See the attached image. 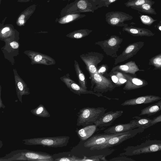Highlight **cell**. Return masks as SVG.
Wrapping results in <instances>:
<instances>
[{
  "label": "cell",
  "mask_w": 161,
  "mask_h": 161,
  "mask_svg": "<svg viewBox=\"0 0 161 161\" xmlns=\"http://www.w3.org/2000/svg\"><path fill=\"white\" fill-rule=\"evenodd\" d=\"M120 156H132L161 151V140H148L135 146H129Z\"/></svg>",
  "instance_id": "6da1fadb"
},
{
  "label": "cell",
  "mask_w": 161,
  "mask_h": 161,
  "mask_svg": "<svg viewBox=\"0 0 161 161\" xmlns=\"http://www.w3.org/2000/svg\"><path fill=\"white\" fill-rule=\"evenodd\" d=\"M107 109L102 107H87L80 109L77 114L76 125L85 126L94 124L105 113Z\"/></svg>",
  "instance_id": "7a4b0ae2"
},
{
  "label": "cell",
  "mask_w": 161,
  "mask_h": 161,
  "mask_svg": "<svg viewBox=\"0 0 161 161\" xmlns=\"http://www.w3.org/2000/svg\"><path fill=\"white\" fill-rule=\"evenodd\" d=\"M5 157L2 160H54L52 157L48 154L26 150L12 151Z\"/></svg>",
  "instance_id": "3957f363"
},
{
  "label": "cell",
  "mask_w": 161,
  "mask_h": 161,
  "mask_svg": "<svg viewBox=\"0 0 161 161\" xmlns=\"http://www.w3.org/2000/svg\"><path fill=\"white\" fill-rule=\"evenodd\" d=\"M70 137L69 136L31 138L23 141L27 145H39L53 147H62L67 145Z\"/></svg>",
  "instance_id": "277c9868"
},
{
  "label": "cell",
  "mask_w": 161,
  "mask_h": 161,
  "mask_svg": "<svg viewBox=\"0 0 161 161\" xmlns=\"http://www.w3.org/2000/svg\"><path fill=\"white\" fill-rule=\"evenodd\" d=\"M91 83V89L93 86V92L97 93H103L112 91L117 87L110 79L98 73L90 76Z\"/></svg>",
  "instance_id": "5b68a950"
},
{
  "label": "cell",
  "mask_w": 161,
  "mask_h": 161,
  "mask_svg": "<svg viewBox=\"0 0 161 161\" xmlns=\"http://www.w3.org/2000/svg\"><path fill=\"white\" fill-rule=\"evenodd\" d=\"M122 41V38L114 35L107 40L96 42L95 44L99 46L108 56L116 58L118 56L117 52L120 47Z\"/></svg>",
  "instance_id": "8992f818"
},
{
  "label": "cell",
  "mask_w": 161,
  "mask_h": 161,
  "mask_svg": "<svg viewBox=\"0 0 161 161\" xmlns=\"http://www.w3.org/2000/svg\"><path fill=\"white\" fill-rule=\"evenodd\" d=\"M144 130L142 128H136L124 132L120 135L111 138L105 142L97 147L91 149L88 148L93 150L110 148L119 145L124 141L135 136L138 134L143 132Z\"/></svg>",
  "instance_id": "52a82bcc"
},
{
  "label": "cell",
  "mask_w": 161,
  "mask_h": 161,
  "mask_svg": "<svg viewBox=\"0 0 161 161\" xmlns=\"http://www.w3.org/2000/svg\"><path fill=\"white\" fill-rule=\"evenodd\" d=\"M80 57L85 64L86 69L91 76L98 73V65L103 60L104 56L99 53L91 52L80 55Z\"/></svg>",
  "instance_id": "ba28073f"
},
{
  "label": "cell",
  "mask_w": 161,
  "mask_h": 161,
  "mask_svg": "<svg viewBox=\"0 0 161 161\" xmlns=\"http://www.w3.org/2000/svg\"><path fill=\"white\" fill-rule=\"evenodd\" d=\"M115 150L114 149L110 148L92 150L78 144L74 147L70 152L72 155L83 158L84 156L89 157L99 155H104L106 157L111 154Z\"/></svg>",
  "instance_id": "9c48e42d"
},
{
  "label": "cell",
  "mask_w": 161,
  "mask_h": 161,
  "mask_svg": "<svg viewBox=\"0 0 161 161\" xmlns=\"http://www.w3.org/2000/svg\"><path fill=\"white\" fill-rule=\"evenodd\" d=\"M124 132L111 134L105 133L95 134L85 141H80L78 144L90 149L94 148L102 145L111 138L122 134Z\"/></svg>",
  "instance_id": "30bf717a"
},
{
  "label": "cell",
  "mask_w": 161,
  "mask_h": 161,
  "mask_svg": "<svg viewBox=\"0 0 161 161\" xmlns=\"http://www.w3.org/2000/svg\"><path fill=\"white\" fill-rule=\"evenodd\" d=\"M143 42L139 41L129 44L124 50L122 53L115 59L114 64L124 62L133 57L144 46Z\"/></svg>",
  "instance_id": "8fae6325"
},
{
  "label": "cell",
  "mask_w": 161,
  "mask_h": 161,
  "mask_svg": "<svg viewBox=\"0 0 161 161\" xmlns=\"http://www.w3.org/2000/svg\"><path fill=\"white\" fill-rule=\"evenodd\" d=\"M123 113V110H113L105 113L94 124L99 127H105L112 125L115 120L121 116Z\"/></svg>",
  "instance_id": "7c38bea8"
},
{
  "label": "cell",
  "mask_w": 161,
  "mask_h": 161,
  "mask_svg": "<svg viewBox=\"0 0 161 161\" xmlns=\"http://www.w3.org/2000/svg\"><path fill=\"white\" fill-rule=\"evenodd\" d=\"M105 128V127L98 126L96 124H93L75 130V132L80 141H85L94 135L95 133L99 132Z\"/></svg>",
  "instance_id": "4fadbf2b"
},
{
  "label": "cell",
  "mask_w": 161,
  "mask_h": 161,
  "mask_svg": "<svg viewBox=\"0 0 161 161\" xmlns=\"http://www.w3.org/2000/svg\"><path fill=\"white\" fill-rule=\"evenodd\" d=\"M161 99V97L158 96L147 95L126 100L120 105L122 106H126L147 104L157 101Z\"/></svg>",
  "instance_id": "5bb4252c"
},
{
  "label": "cell",
  "mask_w": 161,
  "mask_h": 161,
  "mask_svg": "<svg viewBox=\"0 0 161 161\" xmlns=\"http://www.w3.org/2000/svg\"><path fill=\"white\" fill-rule=\"evenodd\" d=\"M126 77L127 81L123 88L125 90H131L139 88L148 85V82L144 80L123 73Z\"/></svg>",
  "instance_id": "9a60e30c"
},
{
  "label": "cell",
  "mask_w": 161,
  "mask_h": 161,
  "mask_svg": "<svg viewBox=\"0 0 161 161\" xmlns=\"http://www.w3.org/2000/svg\"><path fill=\"white\" fill-rule=\"evenodd\" d=\"M133 120H131L128 123L119 124L111 126L104 130L105 133L111 134L119 133L126 132L138 128Z\"/></svg>",
  "instance_id": "2e32d148"
},
{
  "label": "cell",
  "mask_w": 161,
  "mask_h": 161,
  "mask_svg": "<svg viewBox=\"0 0 161 161\" xmlns=\"http://www.w3.org/2000/svg\"><path fill=\"white\" fill-rule=\"evenodd\" d=\"M66 84L67 86L70 90L74 93L79 95H80L82 94H91L95 95L98 97H105L108 99L110 100L111 99H114L108 97L106 96H104L102 94L100 93H96L92 91H89L82 88L79 85L77 84L75 81L72 80L69 78L66 79L65 80Z\"/></svg>",
  "instance_id": "e0dca14e"
},
{
  "label": "cell",
  "mask_w": 161,
  "mask_h": 161,
  "mask_svg": "<svg viewBox=\"0 0 161 161\" xmlns=\"http://www.w3.org/2000/svg\"><path fill=\"white\" fill-rule=\"evenodd\" d=\"M131 16L123 12H112L107 17V21L110 25H118L126 20L133 19Z\"/></svg>",
  "instance_id": "ac0fdd59"
},
{
  "label": "cell",
  "mask_w": 161,
  "mask_h": 161,
  "mask_svg": "<svg viewBox=\"0 0 161 161\" xmlns=\"http://www.w3.org/2000/svg\"><path fill=\"white\" fill-rule=\"evenodd\" d=\"M111 71H118L125 73H130L136 76V73L138 71H144L140 70L135 61H130L123 65L114 67Z\"/></svg>",
  "instance_id": "d6986e66"
},
{
  "label": "cell",
  "mask_w": 161,
  "mask_h": 161,
  "mask_svg": "<svg viewBox=\"0 0 161 161\" xmlns=\"http://www.w3.org/2000/svg\"><path fill=\"white\" fill-rule=\"evenodd\" d=\"M123 30L134 36H152L154 35V34L150 30L143 28L126 26L123 28Z\"/></svg>",
  "instance_id": "ffe728a7"
},
{
  "label": "cell",
  "mask_w": 161,
  "mask_h": 161,
  "mask_svg": "<svg viewBox=\"0 0 161 161\" xmlns=\"http://www.w3.org/2000/svg\"><path fill=\"white\" fill-rule=\"evenodd\" d=\"M108 76L111 78V80L116 86H119L126 82V79L123 72L118 71H111Z\"/></svg>",
  "instance_id": "44dd1931"
},
{
  "label": "cell",
  "mask_w": 161,
  "mask_h": 161,
  "mask_svg": "<svg viewBox=\"0 0 161 161\" xmlns=\"http://www.w3.org/2000/svg\"><path fill=\"white\" fill-rule=\"evenodd\" d=\"M161 111V100L142 109L139 116L147 115L150 116Z\"/></svg>",
  "instance_id": "7402d4cb"
},
{
  "label": "cell",
  "mask_w": 161,
  "mask_h": 161,
  "mask_svg": "<svg viewBox=\"0 0 161 161\" xmlns=\"http://www.w3.org/2000/svg\"><path fill=\"white\" fill-rule=\"evenodd\" d=\"M74 66L79 85L83 89L87 90L86 79L85 75L80 68L78 63L76 60H75Z\"/></svg>",
  "instance_id": "603a6c76"
},
{
  "label": "cell",
  "mask_w": 161,
  "mask_h": 161,
  "mask_svg": "<svg viewBox=\"0 0 161 161\" xmlns=\"http://www.w3.org/2000/svg\"><path fill=\"white\" fill-rule=\"evenodd\" d=\"M152 5L150 3H146L139 6H131V8L139 12L147 14L156 15L157 13L154 8L152 7Z\"/></svg>",
  "instance_id": "cb8c5ba5"
},
{
  "label": "cell",
  "mask_w": 161,
  "mask_h": 161,
  "mask_svg": "<svg viewBox=\"0 0 161 161\" xmlns=\"http://www.w3.org/2000/svg\"><path fill=\"white\" fill-rule=\"evenodd\" d=\"M132 118L135 119L133 120L138 127L142 128L144 129L148 128V126L152 120V119L142 118L138 116H134Z\"/></svg>",
  "instance_id": "d4e9b609"
},
{
  "label": "cell",
  "mask_w": 161,
  "mask_h": 161,
  "mask_svg": "<svg viewBox=\"0 0 161 161\" xmlns=\"http://www.w3.org/2000/svg\"><path fill=\"white\" fill-rule=\"evenodd\" d=\"M92 31L87 29H80L74 31L69 36L73 38L79 39L88 36Z\"/></svg>",
  "instance_id": "484cf974"
},
{
  "label": "cell",
  "mask_w": 161,
  "mask_h": 161,
  "mask_svg": "<svg viewBox=\"0 0 161 161\" xmlns=\"http://www.w3.org/2000/svg\"><path fill=\"white\" fill-rule=\"evenodd\" d=\"M149 64L154 67L155 70L161 69V53L152 58L149 60Z\"/></svg>",
  "instance_id": "4316f807"
},
{
  "label": "cell",
  "mask_w": 161,
  "mask_h": 161,
  "mask_svg": "<svg viewBox=\"0 0 161 161\" xmlns=\"http://www.w3.org/2000/svg\"><path fill=\"white\" fill-rule=\"evenodd\" d=\"M148 3L153 5L155 2L152 0H129L125 3L127 7L139 6L143 4Z\"/></svg>",
  "instance_id": "83f0119b"
},
{
  "label": "cell",
  "mask_w": 161,
  "mask_h": 161,
  "mask_svg": "<svg viewBox=\"0 0 161 161\" xmlns=\"http://www.w3.org/2000/svg\"><path fill=\"white\" fill-rule=\"evenodd\" d=\"M46 110L45 108L42 106H39L38 108L36 109H33L31 112L33 114L39 116L43 117H47L48 113Z\"/></svg>",
  "instance_id": "f1b7e54d"
},
{
  "label": "cell",
  "mask_w": 161,
  "mask_h": 161,
  "mask_svg": "<svg viewBox=\"0 0 161 161\" xmlns=\"http://www.w3.org/2000/svg\"><path fill=\"white\" fill-rule=\"evenodd\" d=\"M139 18L142 22L146 25H151L154 22L157 21L149 16L145 15H141Z\"/></svg>",
  "instance_id": "f546056e"
},
{
  "label": "cell",
  "mask_w": 161,
  "mask_h": 161,
  "mask_svg": "<svg viewBox=\"0 0 161 161\" xmlns=\"http://www.w3.org/2000/svg\"><path fill=\"white\" fill-rule=\"evenodd\" d=\"M106 156L104 155H96L89 157L84 156L82 158L81 161H107Z\"/></svg>",
  "instance_id": "4dcf8cb0"
},
{
  "label": "cell",
  "mask_w": 161,
  "mask_h": 161,
  "mask_svg": "<svg viewBox=\"0 0 161 161\" xmlns=\"http://www.w3.org/2000/svg\"><path fill=\"white\" fill-rule=\"evenodd\" d=\"M110 161H134L135 160L124 155L112 158L108 160Z\"/></svg>",
  "instance_id": "1f68e13d"
},
{
  "label": "cell",
  "mask_w": 161,
  "mask_h": 161,
  "mask_svg": "<svg viewBox=\"0 0 161 161\" xmlns=\"http://www.w3.org/2000/svg\"><path fill=\"white\" fill-rule=\"evenodd\" d=\"M80 15L79 14L68 15L64 18V21L65 22H69L77 18H79Z\"/></svg>",
  "instance_id": "d6a6232c"
},
{
  "label": "cell",
  "mask_w": 161,
  "mask_h": 161,
  "mask_svg": "<svg viewBox=\"0 0 161 161\" xmlns=\"http://www.w3.org/2000/svg\"><path fill=\"white\" fill-rule=\"evenodd\" d=\"M78 8L82 10H85L87 8V4L86 2L84 0L79 1L77 4Z\"/></svg>",
  "instance_id": "836d02e7"
},
{
  "label": "cell",
  "mask_w": 161,
  "mask_h": 161,
  "mask_svg": "<svg viewBox=\"0 0 161 161\" xmlns=\"http://www.w3.org/2000/svg\"><path fill=\"white\" fill-rule=\"evenodd\" d=\"M160 122H161V114L152 119L151 122L148 126V127Z\"/></svg>",
  "instance_id": "e575fe53"
},
{
  "label": "cell",
  "mask_w": 161,
  "mask_h": 161,
  "mask_svg": "<svg viewBox=\"0 0 161 161\" xmlns=\"http://www.w3.org/2000/svg\"><path fill=\"white\" fill-rule=\"evenodd\" d=\"M108 67L106 65H103L100 67V69L98 70V73L102 75L107 70Z\"/></svg>",
  "instance_id": "d590c367"
},
{
  "label": "cell",
  "mask_w": 161,
  "mask_h": 161,
  "mask_svg": "<svg viewBox=\"0 0 161 161\" xmlns=\"http://www.w3.org/2000/svg\"><path fill=\"white\" fill-rule=\"evenodd\" d=\"M10 45L11 47L14 49H16L19 47L18 43L15 42H13L10 43Z\"/></svg>",
  "instance_id": "8d00e7d4"
},
{
  "label": "cell",
  "mask_w": 161,
  "mask_h": 161,
  "mask_svg": "<svg viewBox=\"0 0 161 161\" xmlns=\"http://www.w3.org/2000/svg\"><path fill=\"white\" fill-rule=\"evenodd\" d=\"M25 16L24 15H21L18 19V22L19 23L22 25L24 23V19Z\"/></svg>",
  "instance_id": "74e56055"
},
{
  "label": "cell",
  "mask_w": 161,
  "mask_h": 161,
  "mask_svg": "<svg viewBox=\"0 0 161 161\" xmlns=\"http://www.w3.org/2000/svg\"><path fill=\"white\" fill-rule=\"evenodd\" d=\"M42 57L39 55L36 56L34 58V60L36 62H39L41 60Z\"/></svg>",
  "instance_id": "f35d334b"
},
{
  "label": "cell",
  "mask_w": 161,
  "mask_h": 161,
  "mask_svg": "<svg viewBox=\"0 0 161 161\" xmlns=\"http://www.w3.org/2000/svg\"><path fill=\"white\" fill-rule=\"evenodd\" d=\"M17 85L20 91H22L23 90V87L22 84L20 82H18Z\"/></svg>",
  "instance_id": "ab89813d"
},
{
  "label": "cell",
  "mask_w": 161,
  "mask_h": 161,
  "mask_svg": "<svg viewBox=\"0 0 161 161\" xmlns=\"http://www.w3.org/2000/svg\"><path fill=\"white\" fill-rule=\"evenodd\" d=\"M10 29L9 28L6 27L4 28L1 31V33L2 34H4L7 31H8Z\"/></svg>",
  "instance_id": "60d3db41"
},
{
  "label": "cell",
  "mask_w": 161,
  "mask_h": 161,
  "mask_svg": "<svg viewBox=\"0 0 161 161\" xmlns=\"http://www.w3.org/2000/svg\"><path fill=\"white\" fill-rule=\"evenodd\" d=\"M156 28L159 31H161V24L158 23L156 25Z\"/></svg>",
  "instance_id": "b9f144b4"
},
{
  "label": "cell",
  "mask_w": 161,
  "mask_h": 161,
  "mask_svg": "<svg viewBox=\"0 0 161 161\" xmlns=\"http://www.w3.org/2000/svg\"><path fill=\"white\" fill-rule=\"evenodd\" d=\"M116 0H108V2H107V4H109L113 3L114 2L116 1Z\"/></svg>",
  "instance_id": "7bdbcfd3"
},
{
  "label": "cell",
  "mask_w": 161,
  "mask_h": 161,
  "mask_svg": "<svg viewBox=\"0 0 161 161\" xmlns=\"http://www.w3.org/2000/svg\"><path fill=\"white\" fill-rule=\"evenodd\" d=\"M159 23H161V20H160V21H159Z\"/></svg>",
  "instance_id": "ee69618b"
}]
</instances>
